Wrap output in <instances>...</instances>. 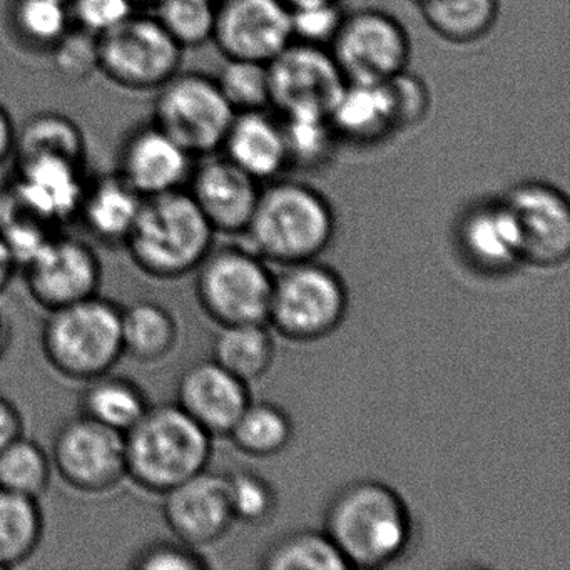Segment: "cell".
<instances>
[{
  "label": "cell",
  "mask_w": 570,
  "mask_h": 570,
  "mask_svg": "<svg viewBox=\"0 0 570 570\" xmlns=\"http://www.w3.org/2000/svg\"><path fill=\"white\" fill-rule=\"evenodd\" d=\"M325 533L348 569H380L409 549L412 517L392 487L376 480H358L340 490L328 503Z\"/></svg>",
  "instance_id": "1"
},
{
  "label": "cell",
  "mask_w": 570,
  "mask_h": 570,
  "mask_svg": "<svg viewBox=\"0 0 570 570\" xmlns=\"http://www.w3.org/2000/svg\"><path fill=\"white\" fill-rule=\"evenodd\" d=\"M125 452L126 476L163 495L208 469L213 436L178 403H159L125 433Z\"/></svg>",
  "instance_id": "2"
},
{
  "label": "cell",
  "mask_w": 570,
  "mask_h": 570,
  "mask_svg": "<svg viewBox=\"0 0 570 570\" xmlns=\"http://www.w3.org/2000/svg\"><path fill=\"white\" fill-rule=\"evenodd\" d=\"M335 229V213L322 193L303 183L276 181L259 193L243 235L259 258L288 266L318 258Z\"/></svg>",
  "instance_id": "3"
},
{
  "label": "cell",
  "mask_w": 570,
  "mask_h": 570,
  "mask_svg": "<svg viewBox=\"0 0 570 570\" xmlns=\"http://www.w3.org/2000/svg\"><path fill=\"white\" fill-rule=\"evenodd\" d=\"M215 233L191 195L176 189L142 199L125 248L145 275L176 279L198 268Z\"/></svg>",
  "instance_id": "4"
},
{
  "label": "cell",
  "mask_w": 570,
  "mask_h": 570,
  "mask_svg": "<svg viewBox=\"0 0 570 570\" xmlns=\"http://www.w3.org/2000/svg\"><path fill=\"white\" fill-rule=\"evenodd\" d=\"M49 365L69 380L88 382L111 372L122 352L121 306L95 295L51 309L41 333Z\"/></svg>",
  "instance_id": "5"
},
{
  "label": "cell",
  "mask_w": 570,
  "mask_h": 570,
  "mask_svg": "<svg viewBox=\"0 0 570 570\" xmlns=\"http://www.w3.org/2000/svg\"><path fill=\"white\" fill-rule=\"evenodd\" d=\"M348 308L338 273L312 262L288 265L273 279L268 322L286 338L313 342L335 332Z\"/></svg>",
  "instance_id": "6"
},
{
  "label": "cell",
  "mask_w": 570,
  "mask_h": 570,
  "mask_svg": "<svg viewBox=\"0 0 570 570\" xmlns=\"http://www.w3.org/2000/svg\"><path fill=\"white\" fill-rule=\"evenodd\" d=\"M196 272V296L219 326L268 322L275 276L252 249H212Z\"/></svg>",
  "instance_id": "7"
},
{
  "label": "cell",
  "mask_w": 570,
  "mask_h": 570,
  "mask_svg": "<svg viewBox=\"0 0 570 570\" xmlns=\"http://www.w3.org/2000/svg\"><path fill=\"white\" fill-rule=\"evenodd\" d=\"M185 49L155 14L129 16L98 36V71L128 91H158L181 69Z\"/></svg>",
  "instance_id": "8"
},
{
  "label": "cell",
  "mask_w": 570,
  "mask_h": 570,
  "mask_svg": "<svg viewBox=\"0 0 570 570\" xmlns=\"http://www.w3.org/2000/svg\"><path fill=\"white\" fill-rule=\"evenodd\" d=\"M235 115L216 79L199 72L173 76L153 105V122L195 158L222 149Z\"/></svg>",
  "instance_id": "9"
},
{
  "label": "cell",
  "mask_w": 570,
  "mask_h": 570,
  "mask_svg": "<svg viewBox=\"0 0 570 570\" xmlns=\"http://www.w3.org/2000/svg\"><path fill=\"white\" fill-rule=\"evenodd\" d=\"M346 82H385L409 68V32L376 9L345 16L330 48Z\"/></svg>",
  "instance_id": "10"
},
{
  "label": "cell",
  "mask_w": 570,
  "mask_h": 570,
  "mask_svg": "<svg viewBox=\"0 0 570 570\" xmlns=\"http://www.w3.org/2000/svg\"><path fill=\"white\" fill-rule=\"evenodd\" d=\"M49 455L52 469L79 492H108L126 479L125 435L81 413L58 426Z\"/></svg>",
  "instance_id": "11"
},
{
  "label": "cell",
  "mask_w": 570,
  "mask_h": 570,
  "mask_svg": "<svg viewBox=\"0 0 570 570\" xmlns=\"http://www.w3.org/2000/svg\"><path fill=\"white\" fill-rule=\"evenodd\" d=\"M269 105L286 116H326L346 86L328 48L292 41L268 62Z\"/></svg>",
  "instance_id": "12"
},
{
  "label": "cell",
  "mask_w": 570,
  "mask_h": 570,
  "mask_svg": "<svg viewBox=\"0 0 570 570\" xmlns=\"http://www.w3.org/2000/svg\"><path fill=\"white\" fill-rule=\"evenodd\" d=\"M29 295L42 308L58 309L99 295L101 259L75 236L56 233L24 266Z\"/></svg>",
  "instance_id": "13"
},
{
  "label": "cell",
  "mask_w": 570,
  "mask_h": 570,
  "mask_svg": "<svg viewBox=\"0 0 570 570\" xmlns=\"http://www.w3.org/2000/svg\"><path fill=\"white\" fill-rule=\"evenodd\" d=\"M292 41L283 0H218L213 42L226 59L268 65Z\"/></svg>",
  "instance_id": "14"
},
{
  "label": "cell",
  "mask_w": 570,
  "mask_h": 570,
  "mask_svg": "<svg viewBox=\"0 0 570 570\" xmlns=\"http://www.w3.org/2000/svg\"><path fill=\"white\" fill-rule=\"evenodd\" d=\"M522 236L523 263L552 268L570 255V203L556 186L520 183L505 196Z\"/></svg>",
  "instance_id": "15"
},
{
  "label": "cell",
  "mask_w": 570,
  "mask_h": 570,
  "mask_svg": "<svg viewBox=\"0 0 570 570\" xmlns=\"http://www.w3.org/2000/svg\"><path fill=\"white\" fill-rule=\"evenodd\" d=\"M163 495L166 523L188 546H212L236 522L226 473L203 470Z\"/></svg>",
  "instance_id": "16"
},
{
  "label": "cell",
  "mask_w": 570,
  "mask_h": 570,
  "mask_svg": "<svg viewBox=\"0 0 570 570\" xmlns=\"http://www.w3.org/2000/svg\"><path fill=\"white\" fill-rule=\"evenodd\" d=\"M193 169L195 156L153 121L132 128L119 146L116 173L142 198L185 189Z\"/></svg>",
  "instance_id": "17"
},
{
  "label": "cell",
  "mask_w": 570,
  "mask_h": 570,
  "mask_svg": "<svg viewBox=\"0 0 570 570\" xmlns=\"http://www.w3.org/2000/svg\"><path fill=\"white\" fill-rule=\"evenodd\" d=\"M88 178L85 163L61 156L18 158L9 189L39 218L61 229L78 216Z\"/></svg>",
  "instance_id": "18"
},
{
  "label": "cell",
  "mask_w": 570,
  "mask_h": 570,
  "mask_svg": "<svg viewBox=\"0 0 570 570\" xmlns=\"http://www.w3.org/2000/svg\"><path fill=\"white\" fill-rule=\"evenodd\" d=\"M188 193L215 232L238 235L248 228L262 189L248 173L215 153L195 166Z\"/></svg>",
  "instance_id": "19"
},
{
  "label": "cell",
  "mask_w": 570,
  "mask_h": 570,
  "mask_svg": "<svg viewBox=\"0 0 570 570\" xmlns=\"http://www.w3.org/2000/svg\"><path fill=\"white\" fill-rule=\"evenodd\" d=\"M456 246L466 265L482 275H505L523 263L519 225L503 198L463 213L456 225Z\"/></svg>",
  "instance_id": "20"
},
{
  "label": "cell",
  "mask_w": 570,
  "mask_h": 570,
  "mask_svg": "<svg viewBox=\"0 0 570 570\" xmlns=\"http://www.w3.org/2000/svg\"><path fill=\"white\" fill-rule=\"evenodd\" d=\"M249 402L248 383L213 358L189 365L176 385L175 403L212 436L228 435Z\"/></svg>",
  "instance_id": "21"
},
{
  "label": "cell",
  "mask_w": 570,
  "mask_h": 570,
  "mask_svg": "<svg viewBox=\"0 0 570 570\" xmlns=\"http://www.w3.org/2000/svg\"><path fill=\"white\" fill-rule=\"evenodd\" d=\"M256 181H273L288 168L282 125L265 111L236 112L222 149Z\"/></svg>",
  "instance_id": "22"
},
{
  "label": "cell",
  "mask_w": 570,
  "mask_h": 570,
  "mask_svg": "<svg viewBox=\"0 0 570 570\" xmlns=\"http://www.w3.org/2000/svg\"><path fill=\"white\" fill-rule=\"evenodd\" d=\"M142 196L118 173L98 176L86 185L78 216L86 232L109 246H125L139 209Z\"/></svg>",
  "instance_id": "23"
},
{
  "label": "cell",
  "mask_w": 570,
  "mask_h": 570,
  "mask_svg": "<svg viewBox=\"0 0 570 570\" xmlns=\"http://www.w3.org/2000/svg\"><path fill=\"white\" fill-rule=\"evenodd\" d=\"M328 118L336 136L353 145H375L396 132L386 82H346Z\"/></svg>",
  "instance_id": "24"
},
{
  "label": "cell",
  "mask_w": 570,
  "mask_h": 570,
  "mask_svg": "<svg viewBox=\"0 0 570 570\" xmlns=\"http://www.w3.org/2000/svg\"><path fill=\"white\" fill-rule=\"evenodd\" d=\"M6 26L12 41L31 55H51L75 28L69 0H9Z\"/></svg>",
  "instance_id": "25"
},
{
  "label": "cell",
  "mask_w": 570,
  "mask_h": 570,
  "mask_svg": "<svg viewBox=\"0 0 570 570\" xmlns=\"http://www.w3.org/2000/svg\"><path fill=\"white\" fill-rule=\"evenodd\" d=\"M149 405L148 395L135 380L108 372L86 382L79 399V413L125 435Z\"/></svg>",
  "instance_id": "26"
},
{
  "label": "cell",
  "mask_w": 570,
  "mask_h": 570,
  "mask_svg": "<svg viewBox=\"0 0 570 570\" xmlns=\"http://www.w3.org/2000/svg\"><path fill=\"white\" fill-rule=\"evenodd\" d=\"M178 323L161 303L139 299L121 308L122 352L142 363L165 358L178 343Z\"/></svg>",
  "instance_id": "27"
},
{
  "label": "cell",
  "mask_w": 570,
  "mask_h": 570,
  "mask_svg": "<svg viewBox=\"0 0 570 570\" xmlns=\"http://www.w3.org/2000/svg\"><path fill=\"white\" fill-rule=\"evenodd\" d=\"M213 360L245 383L262 379L275 360V342L265 323L222 326L213 342Z\"/></svg>",
  "instance_id": "28"
},
{
  "label": "cell",
  "mask_w": 570,
  "mask_h": 570,
  "mask_svg": "<svg viewBox=\"0 0 570 570\" xmlns=\"http://www.w3.org/2000/svg\"><path fill=\"white\" fill-rule=\"evenodd\" d=\"M426 26L443 41L472 45L485 38L499 18V0H420Z\"/></svg>",
  "instance_id": "29"
},
{
  "label": "cell",
  "mask_w": 570,
  "mask_h": 570,
  "mask_svg": "<svg viewBox=\"0 0 570 570\" xmlns=\"http://www.w3.org/2000/svg\"><path fill=\"white\" fill-rule=\"evenodd\" d=\"M45 535L39 500L0 489V569L31 559Z\"/></svg>",
  "instance_id": "30"
},
{
  "label": "cell",
  "mask_w": 570,
  "mask_h": 570,
  "mask_svg": "<svg viewBox=\"0 0 570 570\" xmlns=\"http://www.w3.org/2000/svg\"><path fill=\"white\" fill-rule=\"evenodd\" d=\"M16 159L31 156H61L86 161V141L81 129L68 116L42 112L32 116L16 136Z\"/></svg>",
  "instance_id": "31"
},
{
  "label": "cell",
  "mask_w": 570,
  "mask_h": 570,
  "mask_svg": "<svg viewBox=\"0 0 570 570\" xmlns=\"http://www.w3.org/2000/svg\"><path fill=\"white\" fill-rule=\"evenodd\" d=\"M259 567L265 570H346L348 563L325 530H299L273 543L263 553Z\"/></svg>",
  "instance_id": "32"
},
{
  "label": "cell",
  "mask_w": 570,
  "mask_h": 570,
  "mask_svg": "<svg viewBox=\"0 0 570 570\" xmlns=\"http://www.w3.org/2000/svg\"><path fill=\"white\" fill-rule=\"evenodd\" d=\"M228 436L248 455L272 456L292 442L293 423L288 413L273 403L249 402Z\"/></svg>",
  "instance_id": "33"
},
{
  "label": "cell",
  "mask_w": 570,
  "mask_h": 570,
  "mask_svg": "<svg viewBox=\"0 0 570 570\" xmlns=\"http://www.w3.org/2000/svg\"><path fill=\"white\" fill-rule=\"evenodd\" d=\"M51 476V455L36 440L21 435L0 450V489L39 500Z\"/></svg>",
  "instance_id": "34"
},
{
  "label": "cell",
  "mask_w": 570,
  "mask_h": 570,
  "mask_svg": "<svg viewBox=\"0 0 570 570\" xmlns=\"http://www.w3.org/2000/svg\"><path fill=\"white\" fill-rule=\"evenodd\" d=\"M59 233V228L39 218L6 186L0 191V238L11 249L19 269Z\"/></svg>",
  "instance_id": "35"
},
{
  "label": "cell",
  "mask_w": 570,
  "mask_h": 570,
  "mask_svg": "<svg viewBox=\"0 0 570 570\" xmlns=\"http://www.w3.org/2000/svg\"><path fill=\"white\" fill-rule=\"evenodd\" d=\"M282 131L288 168L303 171L325 166L340 139L326 116H286Z\"/></svg>",
  "instance_id": "36"
},
{
  "label": "cell",
  "mask_w": 570,
  "mask_h": 570,
  "mask_svg": "<svg viewBox=\"0 0 570 570\" xmlns=\"http://www.w3.org/2000/svg\"><path fill=\"white\" fill-rule=\"evenodd\" d=\"M155 16L183 49L213 41L218 0H159Z\"/></svg>",
  "instance_id": "37"
},
{
  "label": "cell",
  "mask_w": 570,
  "mask_h": 570,
  "mask_svg": "<svg viewBox=\"0 0 570 570\" xmlns=\"http://www.w3.org/2000/svg\"><path fill=\"white\" fill-rule=\"evenodd\" d=\"M216 82L235 112L265 111L272 106L268 65L226 59Z\"/></svg>",
  "instance_id": "38"
},
{
  "label": "cell",
  "mask_w": 570,
  "mask_h": 570,
  "mask_svg": "<svg viewBox=\"0 0 570 570\" xmlns=\"http://www.w3.org/2000/svg\"><path fill=\"white\" fill-rule=\"evenodd\" d=\"M229 500L236 520L246 523H263L272 519L276 510V492L272 483L253 472L236 470L228 473Z\"/></svg>",
  "instance_id": "39"
},
{
  "label": "cell",
  "mask_w": 570,
  "mask_h": 570,
  "mask_svg": "<svg viewBox=\"0 0 570 570\" xmlns=\"http://www.w3.org/2000/svg\"><path fill=\"white\" fill-rule=\"evenodd\" d=\"M289 14L293 41L328 49L345 19L340 2L303 6L289 9Z\"/></svg>",
  "instance_id": "40"
},
{
  "label": "cell",
  "mask_w": 570,
  "mask_h": 570,
  "mask_svg": "<svg viewBox=\"0 0 570 570\" xmlns=\"http://www.w3.org/2000/svg\"><path fill=\"white\" fill-rule=\"evenodd\" d=\"M385 82L393 102L396 132L419 126L430 109V91L425 82L406 69Z\"/></svg>",
  "instance_id": "41"
},
{
  "label": "cell",
  "mask_w": 570,
  "mask_h": 570,
  "mask_svg": "<svg viewBox=\"0 0 570 570\" xmlns=\"http://www.w3.org/2000/svg\"><path fill=\"white\" fill-rule=\"evenodd\" d=\"M129 566L139 570H202L208 569L209 563L196 547L176 539L156 540L142 547Z\"/></svg>",
  "instance_id": "42"
},
{
  "label": "cell",
  "mask_w": 570,
  "mask_h": 570,
  "mask_svg": "<svg viewBox=\"0 0 570 570\" xmlns=\"http://www.w3.org/2000/svg\"><path fill=\"white\" fill-rule=\"evenodd\" d=\"M69 9L75 28L96 38L138 12L132 0H69Z\"/></svg>",
  "instance_id": "43"
},
{
  "label": "cell",
  "mask_w": 570,
  "mask_h": 570,
  "mask_svg": "<svg viewBox=\"0 0 570 570\" xmlns=\"http://www.w3.org/2000/svg\"><path fill=\"white\" fill-rule=\"evenodd\" d=\"M59 72L69 79H82L98 71V38L72 28L51 52Z\"/></svg>",
  "instance_id": "44"
},
{
  "label": "cell",
  "mask_w": 570,
  "mask_h": 570,
  "mask_svg": "<svg viewBox=\"0 0 570 570\" xmlns=\"http://www.w3.org/2000/svg\"><path fill=\"white\" fill-rule=\"evenodd\" d=\"M22 432L24 422L18 406L8 396L0 395V450H4L9 443L24 435Z\"/></svg>",
  "instance_id": "45"
},
{
  "label": "cell",
  "mask_w": 570,
  "mask_h": 570,
  "mask_svg": "<svg viewBox=\"0 0 570 570\" xmlns=\"http://www.w3.org/2000/svg\"><path fill=\"white\" fill-rule=\"evenodd\" d=\"M16 136L18 128L14 119L4 106L0 105V166L6 165L14 156Z\"/></svg>",
  "instance_id": "46"
},
{
  "label": "cell",
  "mask_w": 570,
  "mask_h": 570,
  "mask_svg": "<svg viewBox=\"0 0 570 570\" xmlns=\"http://www.w3.org/2000/svg\"><path fill=\"white\" fill-rule=\"evenodd\" d=\"M18 272L19 266L16 263L14 256H12L11 249L0 238V293L11 285L12 278H14Z\"/></svg>",
  "instance_id": "47"
},
{
  "label": "cell",
  "mask_w": 570,
  "mask_h": 570,
  "mask_svg": "<svg viewBox=\"0 0 570 570\" xmlns=\"http://www.w3.org/2000/svg\"><path fill=\"white\" fill-rule=\"evenodd\" d=\"M9 343V328L4 315L0 313V356L4 355L6 348Z\"/></svg>",
  "instance_id": "48"
},
{
  "label": "cell",
  "mask_w": 570,
  "mask_h": 570,
  "mask_svg": "<svg viewBox=\"0 0 570 570\" xmlns=\"http://www.w3.org/2000/svg\"><path fill=\"white\" fill-rule=\"evenodd\" d=\"M289 9L303 8V6L322 4V2H340V0H283Z\"/></svg>",
  "instance_id": "49"
},
{
  "label": "cell",
  "mask_w": 570,
  "mask_h": 570,
  "mask_svg": "<svg viewBox=\"0 0 570 570\" xmlns=\"http://www.w3.org/2000/svg\"><path fill=\"white\" fill-rule=\"evenodd\" d=\"M132 2H135L136 8H155L159 0H132Z\"/></svg>",
  "instance_id": "50"
}]
</instances>
